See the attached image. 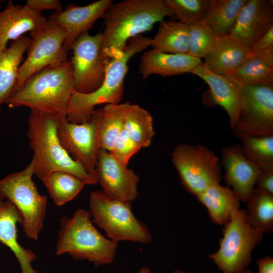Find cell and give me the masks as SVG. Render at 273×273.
Listing matches in <instances>:
<instances>
[{
    "instance_id": "obj_1",
    "label": "cell",
    "mask_w": 273,
    "mask_h": 273,
    "mask_svg": "<svg viewBox=\"0 0 273 273\" xmlns=\"http://www.w3.org/2000/svg\"><path fill=\"white\" fill-rule=\"evenodd\" d=\"M172 17L164 0H125L112 3L102 19L101 54L107 63L121 55L128 40L150 30L165 17Z\"/></svg>"
},
{
    "instance_id": "obj_2",
    "label": "cell",
    "mask_w": 273,
    "mask_h": 273,
    "mask_svg": "<svg viewBox=\"0 0 273 273\" xmlns=\"http://www.w3.org/2000/svg\"><path fill=\"white\" fill-rule=\"evenodd\" d=\"M74 89L72 66L68 59L32 74L6 104L10 108L26 107L31 111L65 118Z\"/></svg>"
},
{
    "instance_id": "obj_3",
    "label": "cell",
    "mask_w": 273,
    "mask_h": 273,
    "mask_svg": "<svg viewBox=\"0 0 273 273\" xmlns=\"http://www.w3.org/2000/svg\"><path fill=\"white\" fill-rule=\"evenodd\" d=\"M62 119L31 111L27 136L33 151L31 162L34 174L42 181L53 171H64L76 176L87 185H97V178L73 160L61 144L57 132Z\"/></svg>"
},
{
    "instance_id": "obj_4",
    "label": "cell",
    "mask_w": 273,
    "mask_h": 273,
    "mask_svg": "<svg viewBox=\"0 0 273 273\" xmlns=\"http://www.w3.org/2000/svg\"><path fill=\"white\" fill-rule=\"evenodd\" d=\"M151 38L139 35L130 38L122 53L108 63L104 80L97 90L88 94L73 90L69 99L66 119L73 123L88 122L96 106L120 104L124 94L127 63L135 54L150 46Z\"/></svg>"
},
{
    "instance_id": "obj_5",
    "label": "cell",
    "mask_w": 273,
    "mask_h": 273,
    "mask_svg": "<svg viewBox=\"0 0 273 273\" xmlns=\"http://www.w3.org/2000/svg\"><path fill=\"white\" fill-rule=\"evenodd\" d=\"M90 218L89 210L81 208L76 210L71 217H61L56 255L68 254L74 259L86 260L96 266L113 262L118 243L103 236Z\"/></svg>"
},
{
    "instance_id": "obj_6",
    "label": "cell",
    "mask_w": 273,
    "mask_h": 273,
    "mask_svg": "<svg viewBox=\"0 0 273 273\" xmlns=\"http://www.w3.org/2000/svg\"><path fill=\"white\" fill-rule=\"evenodd\" d=\"M89 211L93 222L103 229L110 240L147 243L152 239L148 226L134 216L131 202L95 191L90 194Z\"/></svg>"
},
{
    "instance_id": "obj_7",
    "label": "cell",
    "mask_w": 273,
    "mask_h": 273,
    "mask_svg": "<svg viewBox=\"0 0 273 273\" xmlns=\"http://www.w3.org/2000/svg\"><path fill=\"white\" fill-rule=\"evenodd\" d=\"M219 248L209 257L222 273H241L252 262V252L261 242L263 234L250 224L246 210H234L223 225Z\"/></svg>"
},
{
    "instance_id": "obj_8",
    "label": "cell",
    "mask_w": 273,
    "mask_h": 273,
    "mask_svg": "<svg viewBox=\"0 0 273 273\" xmlns=\"http://www.w3.org/2000/svg\"><path fill=\"white\" fill-rule=\"evenodd\" d=\"M32 163L19 172L0 179V195L11 201L20 212L23 231L29 239L37 240L46 217L48 199L38 191L32 180Z\"/></svg>"
},
{
    "instance_id": "obj_9",
    "label": "cell",
    "mask_w": 273,
    "mask_h": 273,
    "mask_svg": "<svg viewBox=\"0 0 273 273\" xmlns=\"http://www.w3.org/2000/svg\"><path fill=\"white\" fill-rule=\"evenodd\" d=\"M172 163L182 185L195 196L221 179L220 161L207 146L181 144L173 149Z\"/></svg>"
},
{
    "instance_id": "obj_10",
    "label": "cell",
    "mask_w": 273,
    "mask_h": 273,
    "mask_svg": "<svg viewBox=\"0 0 273 273\" xmlns=\"http://www.w3.org/2000/svg\"><path fill=\"white\" fill-rule=\"evenodd\" d=\"M242 101L233 128L239 139L248 136H273V85L242 87Z\"/></svg>"
},
{
    "instance_id": "obj_11",
    "label": "cell",
    "mask_w": 273,
    "mask_h": 273,
    "mask_svg": "<svg viewBox=\"0 0 273 273\" xmlns=\"http://www.w3.org/2000/svg\"><path fill=\"white\" fill-rule=\"evenodd\" d=\"M30 34L27 56L20 66L15 92L35 72L68 60V52L63 46L65 31L56 22L47 19L40 28Z\"/></svg>"
},
{
    "instance_id": "obj_12",
    "label": "cell",
    "mask_w": 273,
    "mask_h": 273,
    "mask_svg": "<svg viewBox=\"0 0 273 273\" xmlns=\"http://www.w3.org/2000/svg\"><path fill=\"white\" fill-rule=\"evenodd\" d=\"M103 34H81L73 42L70 59L73 69L74 89L78 93L94 92L102 84L108 63L102 56Z\"/></svg>"
},
{
    "instance_id": "obj_13",
    "label": "cell",
    "mask_w": 273,
    "mask_h": 273,
    "mask_svg": "<svg viewBox=\"0 0 273 273\" xmlns=\"http://www.w3.org/2000/svg\"><path fill=\"white\" fill-rule=\"evenodd\" d=\"M57 133L71 157L97 177L96 167L101 149L94 120L90 118L88 122L77 124L68 121L66 118L62 119Z\"/></svg>"
},
{
    "instance_id": "obj_14",
    "label": "cell",
    "mask_w": 273,
    "mask_h": 273,
    "mask_svg": "<svg viewBox=\"0 0 273 273\" xmlns=\"http://www.w3.org/2000/svg\"><path fill=\"white\" fill-rule=\"evenodd\" d=\"M98 183L106 195L131 202L138 195L139 176L118 162L108 151L100 150L96 167Z\"/></svg>"
},
{
    "instance_id": "obj_15",
    "label": "cell",
    "mask_w": 273,
    "mask_h": 273,
    "mask_svg": "<svg viewBox=\"0 0 273 273\" xmlns=\"http://www.w3.org/2000/svg\"><path fill=\"white\" fill-rule=\"evenodd\" d=\"M112 3V0H99L84 6L72 3L66 5L64 9L55 11L47 19L64 29L66 37L63 46L69 52L75 40L81 34L88 32L98 19L102 18Z\"/></svg>"
},
{
    "instance_id": "obj_16",
    "label": "cell",
    "mask_w": 273,
    "mask_h": 273,
    "mask_svg": "<svg viewBox=\"0 0 273 273\" xmlns=\"http://www.w3.org/2000/svg\"><path fill=\"white\" fill-rule=\"evenodd\" d=\"M272 26V0H248L229 34L252 49Z\"/></svg>"
},
{
    "instance_id": "obj_17",
    "label": "cell",
    "mask_w": 273,
    "mask_h": 273,
    "mask_svg": "<svg viewBox=\"0 0 273 273\" xmlns=\"http://www.w3.org/2000/svg\"><path fill=\"white\" fill-rule=\"evenodd\" d=\"M221 163L225 170L224 181L232 187L241 201L246 202L262 169L247 158L240 144L224 147Z\"/></svg>"
},
{
    "instance_id": "obj_18",
    "label": "cell",
    "mask_w": 273,
    "mask_h": 273,
    "mask_svg": "<svg viewBox=\"0 0 273 273\" xmlns=\"http://www.w3.org/2000/svg\"><path fill=\"white\" fill-rule=\"evenodd\" d=\"M209 86L214 103L227 112L232 129L237 121L242 101V86L231 75H219L210 71L201 62L191 72Z\"/></svg>"
},
{
    "instance_id": "obj_19",
    "label": "cell",
    "mask_w": 273,
    "mask_h": 273,
    "mask_svg": "<svg viewBox=\"0 0 273 273\" xmlns=\"http://www.w3.org/2000/svg\"><path fill=\"white\" fill-rule=\"evenodd\" d=\"M17 223L21 225L23 223L20 212L11 201L0 195V242L15 256L20 266V273H38L32 265L36 258V254L18 242Z\"/></svg>"
},
{
    "instance_id": "obj_20",
    "label": "cell",
    "mask_w": 273,
    "mask_h": 273,
    "mask_svg": "<svg viewBox=\"0 0 273 273\" xmlns=\"http://www.w3.org/2000/svg\"><path fill=\"white\" fill-rule=\"evenodd\" d=\"M47 18L33 11L25 5H14L9 1L4 11L0 12V51L7 49L9 40H15L23 34L40 28Z\"/></svg>"
},
{
    "instance_id": "obj_21",
    "label": "cell",
    "mask_w": 273,
    "mask_h": 273,
    "mask_svg": "<svg viewBox=\"0 0 273 273\" xmlns=\"http://www.w3.org/2000/svg\"><path fill=\"white\" fill-rule=\"evenodd\" d=\"M201 62V59L188 54H169L151 49L143 54L139 72L144 78L152 74L166 77L191 73Z\"/></svg>"
},
{
    "instance_id": "obj_22",
    "label": "cell",
    "mask_w": 273,
    "mask_h": 273,
    "mask_svg": "<svg viewBox=\"0 0 273 273\" xmlns=\"http://www.w3.org/2000/svg\"><path fill=\"white\" fill-rule=\"evenodd\" d=\"M252 49L241 43L230 34L218 37L213 49L204 58V64L212 72L232 74L245 61Z\"/></svg>"
},
{
    "instance_id": "obj_23",
    "label": "cell",
    "mask_w": 273,
    "mask_h": 273,
    "mask_svg": "<svg viewBox=\"0 0 273 273\" xmlns=\"http://www.w3.org/2000/svg\"><path fill=\"white\" fill-rule=\"evenodd\" d=\"M31 38L22 35L10 46L0 51V106L6 103L15 92L18 71Z\"/></svg>"
},
{
    "instance_id": "obj_24",
    "label": "cell",
    "mask_w": 273,
    "mask_h": 273,
    "mask_svg": "<svg viewBox=\"0 0 273 273\" xmlns=\"http://www.w3.org/2000/svg\"><path fill=\"white\" fill-rule=\"evenodd\" d=\"M198 200L207 208L213 223L225 224L233 211L240 208V199L229 186L219 183L213 184L196 196Z\"/></svg>"
},
{
    "instance_id": "obj_25",
    "label": "cell",
    "mask_w": 273,
    "mask_h": 273,
    "mask_svg": "<svg viewBox=\"0 0 273 273\" xmlns=\"http://www.w3.org/2000/svg\"><path fill=\"white\" fill-rule=\"evenodd\" d=\"M230 75L242 87L253 84L273 85V47L252 51L243 63Z\"/></svg>"
},
{
    "instance_id": "obj_26",
    "label": "cell",
    "mask_w": 273,
    "mask_h": 273,
    "mask_svg": "<svg viewBox=\"0 0 273 273\" xmlns=\"http://www.w3.org/2000/svg\"><path fill=\"white\" fill-rule=\"evenodd\" d=\"M130 103L106 104L95 109L91 118L96 126L98 142L101 150L110 152L114 142L123 127L125 113Z\"/></svg>"
},
{
    "instance_id": "obj_27",
    "label": "cell",
    "mask_w": 273,
    "mask_h": 273,
    "mask_svg": "<svg viewBox=\"0 0 273 273\" xmlns=\"http://www.w3.org/2000/svg\"><path fill=\"white\" fill-rule=\"evenodd\" d=\"M189 29L187 24L179 21L164 20L160 22L157 32L151 38L152 49L161 52L188 54Z\"/></svg>"
},
{
    "instance_id": "obj_28",
    "label": "cell",
    "mask_w": 273,
    "mask_h": 273,
    "mask_svg": "<svg viewBox=\"0 0 273 273\" xmlns=\"http://www.w3.org/2000/svg\"><path fill=\"white\" fill-rule=\"evenodd\" d=\"M248 0H210L204 19L218 37L229 34Z\"/></svg>"
},
{
    "instance_id": "obj_29",
    "label": "cell",
    "mask_w": 273,
    "mask_h": 273,
    "mask_svg": "<svg viewBox=\"0 0 273 273\" xmlns=\"http://www.w3.org/2000/svg\"><path fill=\"white\" fill-rule=\"evenodd\" d=\"M42 181L54 203L59 206L75 198L86 185L76 176L64 171H53Z\"/></svg>"
},
{
    "instance_id": "obj_30",
    "label": "cell",
    "mask_w": 273,
    "mask_h": 273,
    "mask_svg": "<svg viewBox=\"0 0 273 273\" xmlns=\"http://www.w3.org/2000/svg\"><path fill=\"white\" fill-rule=\"evenodd\" d=\"M123 128L141 148L149 147L155 135L151 115L136 104H130L127 108Z\"/></svg>"
},
{
    "instance_id": "obj_31",
    "label": "cell",
    "mask_w": 273,
    "mask_h": 273,
    "mask_svg": "<svg viewBox=\"0 0 273 273\" xmlns=\"http://www.w3.org/2000/svg\"><path fill=\"white\" fill-rule=\"evenodd\" d=\"M247 218L251 225L261 233L273 230V195L254 188L246 201Z\"/></svg>"
},
{
    "instance_id": "obj_32",
    "label": "cell",
    "mask_w": 273,
    "mask_h": 273,
    "mask_svg": "<svg viewBox=\"0 0 273 273\" xmlns=\"http://www.w3.org/2000/svg\"><path fill=\"white\" fill-rule=\"evenodd\" d=\"M245 156L262 170H273V136H248L240 139Z\"/></svg>"
},
{
    "instance_id": "obj_33",
    "label": "cell",
    "mask_w": 273,
    "mask_h": 273,
    "mask_svg": "<svg viewBox=\"0 0 273 273\" xmlns=\"http://www.w3.org/2000/svg\"><path fill=\"white\" fill-rule=\"evenodd\" d=\"M172 16L187 25L204 20L210 0H164Z\"/></svg>"
},
{
    "instance_id": "obj_34",
    "label": "cell",
    "mask_w": 273,
    "mask_h": 273,
    "mask_svg": "<svg viewBox=\"0 0 273 273\" xmlns=\"http://www.w3.org/2000/svg\"><path fill=\"white\" fill-rule=\"evenodd\" d=\"M188 25L189 29L188 54L200 59L204 58L214 47L218 37L204 21Z\"/></svg>"
},
{
    "instance_id": "obj_35",
    "label": "cell",
    "mask_w": 273,
    "mask_h": 273,
    "mask_svg": "<svg viewBox=\"0 0 273 273\" xmlns=\"http://www.w3.org/2000/svg\"><path fill=\"white\" fill-rule=\"evenodd\" d=\"M142 148L122 128L117 135L111 150L109 152L118 162L128 166L130 158Z\"/></svg>"
},
{
    "instance_id": "obj_36",
    "label": "cell",
    "mask_w": 273,
    "mask_h": 273,
    "mask_svg": "<svg viewBox=\"0 0 273 273\" xmlns=\"http://www.w3.org/2000/svg\"><path fill=\"white\" fill-rule=\"evenodd\" d=\"M25 5L33 11L41 13L43 10L63 9L59 0H27Z\"/></svg>"
},
{
    "instance_id": "obj_37",
    "label": "cell",
    "mask_w": 273,
    "mask_h": 273,
    "mask_svg": "<svg viewBox=\"0 0 273 273\" xmlns=\"http://www.w3.org/2000/svg\"><path fill=\"white\" fill-rule=\"evenodd\" d=\"M255 186L254 188L273 195V170H262L256 178Z\"/></svg>"
},
{
    "instance_id": "obj_38",
    "label": "cell",
    "mask_w": 273,
    "mask_h": 273,
    "mask_svg": "<svg viewBox=\"0 0 273 273\" xmlns=\"http://www.w3.org/2000/svg\"><path fill=\"white\" fill-rule=\"evenodd\" d=\"M271 47H273V26L258 40L252 48V51L264 50Z\"/></svg>"
},
{
    "instance_id": "obj_39",
    "label": "cell",
    "mask_w": 273,
    "mask_h": 273,
    "mask_svg": "<svg viewBox=\"0 0 273 273\" xmlns=\"http://www.w3.org/2000/svg\"><path fill=\"white\" fill-rule=\"evenodd\" d=\"M258 273H273V258L268 256L259 258L256 262Z\"/></svg>"
},
{
    "instance_id": "obj_40",
    "label": "cell",
    "mask_w": 273,
    "mask_h": 273,
    "mask_svg": "<svg viewBox=\"0 0 273 273\" xmlns=\"http://www.w3.org/2000/svg\"><path fill=\"white\" fill-rule=\"evenodd\" d=\"M136 273H150V270L147 267H143L141 268L140 270ZM172 273H185L181 270H176L173 271Z\"/></svg>"
},
{
    "instance_id": "obj_41",
    "label": "cell",
    "mask_w": 273,
    "mask_h": 273,
    "mask_svg": "<svg viewBox=\"0 0 273 273\" xmlns=\"http://www.w3.org/2000/svg\"><path fill=\"white\" fill-rule=\"evenodd\" d=\"M241 273H253V272H252L249 270L245 269V270H243V271H242Z\"/></svg>"
},
{
    "instance_id": "obj_42",
    "label": "cell",
    "mask_w": 273,
    "mask_h": 273,
    "mask_svg": "<svg viewBox=\"0 0 273 273\" xmlns=\"http://www.w3.org/2000/svg\"><path fill=\"white\" fill-rule=\"evenodd\" d=\"M0 116H1V108H0Z\"/></svg>"
},
{
    "instance_id": "obj_43",
    "label": "cell",
    "mask_w": 273,
    "mask_h": 273,
    "mask_svg": "<svg viewBox=\"0 0 273 273\" xmlns=\"http://www.w3.org/2000/svg\"><path fill=\"white\" fill-rule=\"evenodd\" d=\"M1 1H0V4H1Z\"/></svg>"
}]
</instances>
